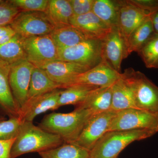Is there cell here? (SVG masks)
<instances>
[{"mask_svg":"<svg viewBox=\"0 0 158 158\" xmlns=\"http://www.w3.org/2000/svg\"><path fill=\"white\" fill-rule=\"evenodd\" d=\"M62 87L55 83L43 69L34 66L29 86L28 99L50 92Z\"/></svg>","mask_w":158,"mask_h":158,"instance_id":"22","label":"cell"},{"mask_svg":"<svg viewBox=\"0 0 158 158\" xmlns=\"http://www.w3.org/2000/svg\"><path fill=\"white\" fill-rule=\"evenodd\" d=\"M37 67L43 69L49 77L60 85L62 89L68 88L75 77L92 68L86 65L60 60L50 61Z\"/></svg>","mask_w":158,"mask_h":158,"instance_id":"13","label":"cell"},{"mask_svg":"<svg viewBox=\"0 0 158 158\" xmlns=\"http://www.w3.org/2000/svg\"><path fill=\"white\" fill-rule=\"evenodd\" d=\"M155 134L152 131L146 130L107 132L90 151L89 158H117L131 143L149 138Z\"/></svg>","mask_w":158,"mask_h":158,"instance_id":"3","label":"cell"},{"mask_svg":"<svg viewBox=\"0 0 158 158\" xmlns=\"http://www.w3.org/2000/svg\"><path fill=\"white\" fill-rule=\"evenodd\" d=\"M125 41L118 28L113 29L102 40V58L114 69L121 73V63L127 58Z\"/></svg>","mask_w":158,"mask_h":158,"instance_id":"14","label":"cell"},{"mask_svg":"<svg viewBox=\"0 0 158 158\" xmlns=\"http://www.w3.org/2000/svg\"></svg>","mask_w":158,"mask_h":158,"instance_id":"39","label":"cell"},{"mask_svg":"<svg viewBox=\"0 0 158 158\" xmlns=\"http://www.w3.org/2000/svg\"><path fill=\"white\" fill-rule=\"evenodd\" d=\"M20 11L45 12L48 0H11Z\"/></svg>","mask_w":158,"mask_h":158,"instance_id":"31","label":"cell"},{"mask_svg":"<svg viewBox=\"0 0 158 158\" xmlns=\"http://www.w3.org/2000/svg\"><path fill=\"white\" fill-rule=\"evenodd\" d=\"M118 29L126 44L132 33L150 15L148 11L131 3L129 0L117 1Z\"/></svg>","mask_w":158,"mask_h":158,"instance_id":"12","label":"cell"},{"mask_svg":"<svg viewBox=\"0 0 158 158\" xmlns=\"http://www.w3.org/2000/svg\"><path fill=\"white\" fill-rule=\"evenodd\" d=\"M15 139L2 141L0 140V158H10V152Z\"/></svg>","mask_w":158,"mask_h":158,"instance_id":"34","label":"cell"},{"mask_svg":"<svg viewBox=\"0 0 158 158\" xmlns=\"http://www.w3.org/2000/svg\"><path fill=\"white\" fill-rule=\"evenodd\" d=\"M121 75V73L114 70L107 62L102 60L98 65L75 77L68 87L75 85H89L99 88L108 87L120 79Z\"/></svg>","mask_w":158,"mask_h":158,"instance_id":"11","label":"cell"},{"mask_svg":"<svg viewBox=\"0 0 158 158\" xmlns=\"http://www.w3.org/2000/svg\"><path fill=\"white\" fill-rule=\"evenodd\" d=\"M113 85L92 90L76 108L89 110L93 115L111 110Z\"/></svg>","mask_w":158,"mask_h":158,"instance_id":"18","label":"cell"},{"mask_svg":"<svg viewBox=\"0 0 158 158\" xmlns=\"http://www.w3.org/2000/svg\"><path fill=\"white\" fill-rule=\"evenodd\" d=\"M92 11L112 29L118 28L117 1L94 0Z\"/></svg>","mask_w":158,"mask_h":158,"instance_id":"24","label":"cell"},{"mask_svg":"<svg viewBox=\"0 0 158 158\" xmlns=\"http://www.w3.org/2000/svg\"><path fill=\"white\" fill-rule=\"evenodd\" d=\"M38 153L41 158H89L90 151L73 143H65Z\"/></svg>","mask_w":158,"mask_h":158,"instance_id":"27","label":"cell"},{"mask_svg":"<svg viewBox=\"0 0 158 158\" xmlns=\"http://www.w3.org/2000/svg\"><path fill=\"white\" fill-rule=\"evenodd\" d=\"M50 35L58 49L73 46L88 40L81 31L71 25L56 27Z\"/></svg>","mask_w":158,"mask_h":158,"instance_id":"21","label":"cell"},{"mask_svg":"<svg viewBox=\"0 0 158 158\" xmlns=\"http://www.w3.org/2000/svg\"><path fill=\"white\" fill-rule=\"evenodd\" d=\"M154 33L149 15L138 26L128 39L126 44L127 57L133 52H138Z\"/></svg>","mask_w":158,"mask_h":158,"instance_id":"23","label":"cell"},{"mask_svg":"<svg viewBox=\"0 0 158 158\" xmlns=\"http://www.w3.org/2000/svg\"><path fill=\"white\" fill-rule=\"evenodd\" d=\"M94 0H69L73 16H79L92 11Z\"/></svg>","mask_w":158,"mask_h":158,"instance_id":"32","label":"cell"},{"mask_svg":"<svg viewBox=\"0 0 158 158\" xmlns=\"http://www.w3.org/2000/svg\"><path fill=\"white\" fill-rule=\"evenodd\" d=\"M4 120H6V118H4V117L0 116V122L3 121Z\"/></svg>","mask_w":158,"mask_h":158,"instance_id":"37","label":"cell"},{"mask_svg":"<svg viewBox=\"0 0 158 158\" xmlns=\"http://www.w3.org/2000/svg\"><path fill=\"white\" fill-rule=\"evenodd\" d=\"M10 69V65L0 61V110L9 118L19 117V110L9 85Z\"/></svg>","mask_w":158,"mask_h":158,"instance_id":"17","label":"cell"},{"mask_svg":"<svg viewBox=\"0 0 158 158\" xmlns=\"http://www.w3.org/2000/svg\"><path fill=\"white\" fill-rule=\"evenodd\" d=\"M44 12L56 27L69 25L73 16L69 0H49Z\"/></svg>","mask_w":158,"mask_h":158,"instance_id":"20","label":"cell"},{"mask_svg":"<svg viewBox=\"0 0 158 158\" xmlns=\"http://www.w3.org/2000/svg\"><path fill=\"white\" fill-rule=\"evenodd\" d=\"M9 26L22 37L50 34L56 28L44 12L21 11Z\"/></svg>","mask_w":158,"mask_h":158,"instance_id":"6","label":"cell"},{"mask_svg":"<svg viewBox=\"0 0 158 158\" xmlns=\"http://www.w3.org/2000/svg\"><path fill=\"white\" fill-rule=\"evenodd\" d=\"M15 32L10 26H0V37Z\"/></svg>","mask_w":158,"mask_h":158,"instance_id":"36","label":"cell"},{"mask_svg":"<svg viewBox=\"0 0 158 158\" xmlns=\"http://www.w3.org/2000/svg\"><path fill=\"white\" fill-rule=\"evenodd\" d=\"M116 112L112 110L94 114L85 124L73 144L90 151L98 141L108 132Z\"/></svg>","mask_w":158,"mask_h":158,"instance_id":"9","label":"cell"},{"mask_svg":"<svg viewBox=\"0 0 158 158\" xmlns=\"http://www.w3.org/2000/svg\"><path fill=\"white\" fill-rule=\"evenodd\" d=\"M19 10L9 1H0V26L9 25Z\"/></svg>","mask_w":158,"mask_h":158,"instance_id":"30","label":"cell"},{"mask_svg":"<svg viewBox=\"0 0 158 158\" xmlns=\"http://www.w3.org/2000/svg\"><path fill=\"white\" fill-rule=\"evenodd\" d=\"M0 1H1V0H0Z\"/></svg>","mask_w":158,"mask_h":158,"instance_id":"38","label":"cell"},{"mask_svg":"<svg viewBox=\"0 0 158 158\" xmlns=\"http://www.w3.org/2000/svg\"><path fill=\"white\" fill-rule=\"evenodd\" d=\"M34 67V65L26 59L10 65L9 85L20 112L27 101L29 86Z\"/></svg>","mask_w":158,"mask_h":158,"instance_id":"10","label":"cell"},{"mask_svg":"<svg viewBox=\"0 0 158 158\" xmlns=\"http://www.w3.org/2000/svg\"><path fill=\"white\" fill-rule=\"evenodd\" d=\"M64 141L57 135L48 132L33 122H22L10 152L16 158L31 152H40L62 145Z\"/></svg>","mask_w":158,"mask_h":158,"instance_id":"1","label":"cell"},{"mask_svg":"<svg viewBox=\"0 0 158 158\" xmlns=\"http://www.w3.org/2000/svg\"><path fill=\"white\" fill-rule=\"evenodd\" d=\"M25 59L21 37L17 34H15L9 42L0 46L1 62L11 65Z\"/></svg>","mask_w":158,"mask_h":158,"instance_id":"25","label":"cell"},{"mask_svg":"<svg viewBox=\"0 0 158 158\" xmlns=\"http://www.w3.org/2000/svg\"><path fill=\"white\" fill-rule=\"evenodd\" d=\"M61 91L60 89H56L28 100L21 110L19 118L22 122H33L40 114L59 109Z\"/></svg>","mask_w":158,"mask_h":158,"instance_id":"15","label":"cell"},{"mask_svg":"<svg viewBox=\"0 0 158 158\" xmlns=\"http://www.w3.org/2000/svg\"><path fill=\"white\" fill-rule=\"evenodd\" d=\"M135 130L158 133V114L136 109L116 112L108 131Z\"/></svg>","mask_w":158,"mask_h":158,"instance_id":"5","label":"cell"},{"mask_svg":"<svg viewBox=\"0 0 158 158\" xmlns=\"http://www.w3.org/2000/svg\"><path fill=\"white\" fill-rule=\"evenodd\" d=\"M150 17L152 22L155 33L158 34V11L150 13Z\"/></svg>","mask_w":158,"mask_h":158,"instance_id":"35","label":"cell"},{"mask_svg":"<svg viewBox=\"0 0 158 158\" xmlns=\"http://www.w3.org/2000/svg\"><path fill=\"white\" fill-rule=\"evenodd\" d=\"M102 41L87 40L77 45L58 49V60L93 68L102 61Z\"/></svg>","mask_w":158,"mask_h":158,"instance_id":"7","label":"cell"},{"mask_svg":"<svg viewBox=\"0 0 158 158\" xmlns=\"http://www.w3.org/2000/svg\"><path fill=\"white\" fill-rule=\"evenodd\" d=\"M22 123L19 117L9 118L0 122V140L8 141L16 138Z\"/></svg>","mask_w":158,"mask_h":158,"instance_id":"29","label":"cell"},{"mask_svg":"<svg viewBox=\"0 0 158 158\" xmlns=\"http://www.w3.org/2000/svg\"><path fill=\"white\" fill-rule=\"evenodd\" d=\"M121 78L132 92L139 110L158 114V87L144 74L132 68L125 69Z\"/></svg>","mask_w":158,"mask_h":158,"instance_id":"4","label":"cell"},{"mask_svg":"<svg viewBox=\"0 0 158 158\" xmlns=\"http://www.w3.org/2000/svg\"><path fill=\"white\" fill-rule=\"evenodd\" d=\"M93 115L89 110L77 108L69 113L53 112L44 116L38 126L48 132L59 136L64 143H73Z\"/></svg>","mask_w":158,"mask_h":158,"instance_id":"2","label":"cell"},{"mask_svg":"<svg viewBox=\"0 0 158 158\" xmlns=\"http://www.w3.org/2000/svg\"><path fill=\"white\" fill-rule=\"evenodd\" d=\"M131 3L150 13L158 11V0H129Z\"/></svg>","mask_w":158,"mask_h":158,"instance_id":"33","label":"cell"},{"mask_svg":"<svg viewBox=\"0 0 158 158\" xmlns=\"http://www.w3.org/2000/svg\"><path fill=\"white\" fill-rule=\"evenodd\" d=\"M137 53L147 68L158 69V34L154 33Z\"/></svg>","mask_w":158,"mask_h":158,"instance_id":"28","label":"cell"},{"mask_svg":"<svg viewBox=\"0 0 158 158\" xmlns=\"http://www.w3.org/2000/svg\"><path fill=\"white\" fill-rule=\"evenodd\" d=\"M131 109H138L131 88L121 77L113 85L111 110L118 112Z\"/></svg>","mask_w":158,"mask_h":158,"instance_id":"19","label":"cell"},{"mask_svg":"<svg viewBox=\"0 0 158 158\" xmlns=\"http://www.w3.org/2000/svg\"><path fill=\"white\" fill-rule=\"evenodd\" d=\"M70 24L81 31L88 40L100 41L103 40L113 30L92 11L73 16L70 20Z\"/></svg>","mask_w":158,"mask_h":158,"instance_id":"16","label":"cell"},{"mask_svg":"<svg viewBox=\"0 0 158 158\" xmlns=\"http://www.w3.org/2000/svg\"><path fill=\"white\" fill-rule=\"evenodd\" d=\"M99 87L85 85H75L62 90L58 102L59 107L67 105H77L85 100L92 90Z\"/></svg>","mask_w":158,"mask_h":158,"instance_id":"26","label":"cell"},{"mask_svg":"<svg viewBox=\"0 0 158 158\" xmlns=\"http://www.w3.org/2000/svg\"><path fill=\"white\" fill-rule=\"evenodd\" d=\"M21 40L26 59L35 67L58 60V48L50 34Z\"/></svg>","mask_w":158,"mask_h":158,"instance_id":"8","label":"cell"}]
</instances>
